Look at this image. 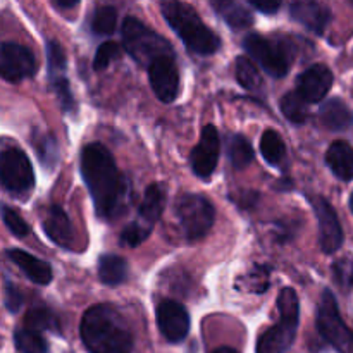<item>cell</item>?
<instances>
[{
  "label": "cell",
  "mask_w": 353,
  "mask_h": 353,
  "mask_svg": "<svg viewBox=\"0 0 353 353\" xmlns=\"http://www.w3.org/2000/svg\"><path fill=\"white\" fill-rule=\"evenodd\" d=\"M81 176L92 195L97 216L114 219L126 205L128 183L103 145L90 143L81 152Z\"/></svg>",
  "instance_id": "6da1fadb"
},
{
  "label": "cell",
  "mask_w": 353,
  "mask_h": 353,
  "mask_svg": "<svg viewBox=\"0 0 353 353\" xmlns=\"http://www.w3.org/2000/svg\"><path fill=\"white\" fill-rule=\"evenodd\" d=\"M79 334L90 353L133 352V336L123 316L105 303L86 310L79 326Z\"/></svg>",
  "instance_id": "7a4b0ae2"
},
{
  "label": "cell",
  "mask_w": 353,
  "mask_h": 353,
  "mask_svg": "<svg viewBox=\"0 0 353 353\" xmlns=\"http://www.w3.org/2000/svg\"><path fill=\"white\" fill-rule=\"evenodd\" d=\"M161 10L169 26L181 38L188 50L199 55H210L221 47L219 37L203 24L193 7L171 0V2H162Z\"/></svg>",
  "instance_id": "3957f363"
},
{
  "label": "cell",
  "mask_w": 353,
  "mask_h": 353,
  "mask_svg": "<svg viewBox=\"0 0 353 353\" xmlns=\"http://www.w3.org/2000/svg\"><path fill=\"white\" fill-rule=\"evenodd\" d=\"M279 321L257 341V353H285L293 345L299 330L300 303L293 288H283L278 296Z\"/></svg>",
  "instance_id": "277c9868"
},
{
  "label": "cell",
  "mask_w": 353,
  "mask_h": 353,
  "mask_svg": "<svg viewBox=\"0 0 353 353\" xmlns=\"http://www.w3.org/2000/svg\"><path fill=\"white\" fill-rule=\"evenodd\" d=\"M123 45L128 54L141 65H150L162 57H172V47L165 38L134 17H126L121 26Z\"/></svg>",
  "instance_id": "5b68a950"
},
{
  "label": "cell",
  "mask_w": 353,
  "mask_h": 353,
  "mask_svg": "<svg viewBox=\"0 0 353 353\" xmlns=\"http://www.w3.org/2000/svg\"><path fill=\"white\" fill-rule=\"evenodd\" d=\"M317 331L340 353H353V331L341 319L336 299L330 290H324L317 307Z\"/></svg>",
  "instance_id": "8992f818"
},
{
  "label": "cell",
  "mask_w": 353,
  "mask_h": 353,
  "mask_svg": "<svg viewBox=\"0 0 353 353\" xmlns=\"http://www.w3.org/2000/svg\"><path fill=\"white\" fill-rule=\"evenodd\" d=\"M176 216H178L183 233L190 240H199L205 236L216 219L212 203L205 196L196 195V193H185L179 196L176 203Z\"/></svg>",
  "instance_id": "52a82bcc"
},
{
  "label": "cell",
  "mask_w": 353,
  "mask_h": 353,
  "mask_svg": "<svg viewBox=\"0 0 353 353\" xmlns=\"http://www.w3.org/2000/svg\"><path fill=\"white\" fill-rule=\"evenodd\" d=\"M165 193L161 185H150L145 192L143 202H141L140 210H138V217L134 223L128 224L123 230V243L128 247H138L143 243L152 233V228L161 217L162 210H164Z\"/></svg>",
  "instance_id": "ba28073f"
},
{
  "label": "cell",
  "mask_w": 353,
  "mask_h": 353,
  "mask_svg": "<svg viewBox=\"0 0 353 353\" xmlns=\"http://www.w3.org/2000/svg\"><path fill=\"white\" fill-rule=\"evenodd\" d=\"M0 185L14 195H26L34 186L33 165L21 148L0 150Z\"/></svg>",
  "instance_id": "9c48e42d"
},
{
  "label": "cell",
  "mask_w": 353,
  "mask_h": 353,
  "mask_svg": "<svg viewBox=\"0 0 353 353\" xmlns=\"http://www.w3.org/2000/svg\"><path fill=\"white\" fill-rule=\"evenodd\" d=\"M243 47L248 52V55H252L272 78H283V76L288 74L292 54L286 50L283 43H276V41L268 40L261 34L252 33L245 37Z\"/></svg>",
  "instance_id": "30bf717a"
},
{
  "label": "cell",
  "mask_w": 353,
  "mask_h": 353,
  "mask_svg": "<svg viewBox=\"0 0 353 353\" xmlns=\"http://www.w3.org/2000/svg\"><path fill=\"white\" fill-rule=\"evenodd\" d=\"M37 72V61L30 48L19 43H0V78L19 83Z\"/></svg>",
  "instance_id": "8fae6325"
},
{
  "label": "cell",
  "mask_w": 353,
  "mask_h": 353,
  "mask_svg": "<svg viewBox=\"0 0 353 353\" xmlns=\"http://www.w3.org/2000/svg\"><path fill=\"white\" fill-rule=\"evenodd\" d=\"M314 212L319 221V243L324 254H334L343 245V230H341L340 219L336 212L323 196H314L312 200Z\"/></svg>",
  "instance_id": "7c38bea8"
},
{
  "label": "cell",
  "mask_w": 353,
  "mask_h": 353,
  "mask_svg": "<svg viewBox=\"0 0 353 353\" xmlns=\"http://www.w3.org/2000/svg\"><path fill=\"white\" fill-rule=\"evenodd\" d=\"M157 324L162 336L171 343H179L190 331L188 310L171 299L162 300L157 305Z\"/></svg>",
  "instance_id": "4fadbf2b"
},
{
  "label": "cell",
  "mask_w": 353,
  "mask_h": 353,
  "mask_svg": "<svg viewBox=\"0 0 353 353\" xmlns=\"http://www.w3.org/2000/svg\"><path fill=\"white\" fill-rule=\"evenodd\" d=\"M148 78L155 95L164 103L174 102L179 93V71L174 57H162L148 65Z\"/></svg>",
  "instance_id": "5bb4252c"
},
{
  "label": "cell",
  "mask_w": 353,
  "mask_h": 353,
  "mask_svg": "<svg viewBox=\"0 0 353 353\" xmlns=\"http://www.w3.org/2000/svg\"><path fill=\"white\" fill-rule=\"evenodd\" d=\"M217 161H219V133L212 124H207L202 130L199 145L193 148L190 162L193 172L199 178L207 179L216 171Z\"/></svg>",
  "instance_id": "9a60e30c"
},
{
  "label": "cell",
  "mask_w": 353,
  "mask_h": 353,
  "mask_svg": "<svg viewBox=\"0 0 353 353\" xmlns=\"http://www.w3.org/2000/svg\"><path fill=\"white\" fill-rule=\"evenodd\" d=\"M331 86H333V72L324 64L310 65L296 79V93L307 103L321 102L327 95Z\"/></svg>",
  "instance_id": "2e32d148"
},
{
  "label": "cell",
  "mask_w": 353,
  "mask_h": 353,
  "mask_svg": "<svg viewBox=\"0 0 353 353\" xmlns=\"http://www.w3.org/2000/svg\"><path fill=\"white\" fill-rule=\"evenodd\" d=\"M292 19L305 26L309 31L317 34H323L327 24L331 23V10L326 6L312 0H300L290 6Z\"/></svg>",
  "instance_id": "e0dca14e"
},
{
  "label": "cell",
  "mask_w": 353,
  "mask_h": 353,
  "mask_svg": "<svg viewBox=\"0 0 353 353\" xmlns=\"http://www.w3.org/2000/svg\"><path fill=\"white\" fill-rule=\"evenodd\" d=\"M43 230L47 236L59 247H71L74 241V230L69 221L68 214L59 205H50L47 209V216L43 221Z\"/></svg>",
  "instance_id": "ac0fdd59"
},
{
  "label": "cell",
  "mask_w": 353,
  "mask_h": 353,
  "mask_svg": "<svg viewBox=\"0 0 353 353\" xmlns=\"http://www.w3.org/2000/svg\"><path fill=\"white\" fill-rule=\"evenodd\" d=\"M7 257L26 274L28 279H31L37 285H48L52 281V268L41 259L34 257V255L28 254V252L19 250V248H12L7 252Z\"/></svg>",
  "instance_id": "d6986e66"
},
{
  "label": "cell",
  "mask_w": 353,
  "mask_h": 353,
  "mask_svg": "<svg viewBox=\"0 0 353 353\" xmlns=\"http://www.w3.org/2000/svg\"><path fill=\"white\" fill-rule=\"evenodd\" d=\"M321 123L331 131H345L352 128L353 124V112L350 107L343 102L341 99H327L326 102L321 105L319 110Z\"/></svg>",
  "instance_id": "ffe728a7"
},
{
  "label": "cell",
  "mask_w": 353,
  "mask_h": 353,
  "mask_svg": "<svg viewBox=\"0 0 353 353\" xmlns=\"http://www.w3.org/2000/svg\"><path fill=\"white\" fill-rule=\"evenodd\" d=\"M326 164L341 181L353 179V147L347 141H334L326 154Z\"/></svg>",
  "instance_id": "44dd1931"
},
{
  "label": "cell",
  "mask_w": 353,
  "mask_h": 353,
  "mask_svg": "<svg viewBox=\"0 0 353 353\" xmlns=\"http://www.w3.org/2000/svg\"><path fill=\"white\" fill-rule=\"evenodd\" d=\"M212 7L236 31L245 30V28L252 26V23H254L252 12L240 2H234V0H214Z\"/></svg>",
  "instance_id": "7402d4cb"
},
{
  "label": "cell",
  "mask_w": 353,
  "mask_h": 353,
  "mask_svg": "<svg viewBox=\"0 0 353 353\" xmlns=\"http://www.w3.org/2000/svg\"><path fill=\"white\" fill-rule=\"evenodd\" d=\"M99 278L103 285L117 286L126 281L128 264L119 255L107 254L99 259Z\"/></svg>",
  "instance_id": "603a6c76"
},
{
  "label": "cell",
  "mask_w": 353,
  "mask_h": 353,
  "mask_svg": "<svg viewBox=\"0 0 353 353\" xmlns=\"http://www.w3.org/2000/svg\"><path fill=\"white\" fill-rule=\"evenodd\" d=\"M236 79L248 92L259 93L264 90V81H262V76L259 72L257 65L247 57L236 59Z\"/></svg>",
  "instance_id": "cb8c5ba5"
},
{
  "label": "cell",
  "mask_w": 353,
  "mask_h": 353,
  "mask_svg": "<svg viewBox=\"0 0 353 353\" xmlns=\"http://www.w3.org/2000/svg\"><path fill=\"white\" fill-rule=\"evenodd\" d=\"M261 152L262 157H264L269 164H281L283 159H285L286 155V147L283 138L279 137V133H276V131L272 130L264 131V134H262L261 138Z\"/></svg>",
  "instance_id": "d4e9b609"
},
{
  "label": "cell",
  "mask_w": 353,
  "mask_h": 353,
  "mask_svg": "<svg viewBox=\"0 0 353 353\" xmlns=\"http://www.w3.org/2000/svg\"><path fill=\"white\" fill-rule=\"evenodd\" d=\"M24 327L31 331H37L41 334V331H54L57 333L61 330L59 321L54 314L48 309H41V307H34L24 317Z\"/></svg>",
  "instance_id": "484cf974"
},
{
  "label": "cell",
  "mask_w": 353,
  "mask_h": 353,
  "mask_svg": "<svg viewBox=\"0 0 353 353\" xmlns=\"http://www.w3.org/2000/svg\"><path fill=\"white\" fill-rule=\"evenodd\" d=\"M14 341H16V348L21 353H50L45 338L37 331L26 330L24 326L17 327L16 333H14Z\"/></svg>",
  "instance_id": "4316f807"
},
{
  "label": "cell",
  "mask_w": 353,
  "mask_h": 353,
  "mask_svg": "<svg viewBox=\"0 0 353 353\" xmlns=\"http://www.w3.org/2000/svg\"><path fill=\"white\" fill-rule=\"evenodd\" d=\"M283 116L295 124H303L309 116V107L307 102L296 92H288L279 102Z\"/></svg>",
  "instance_id": "83f0119b"
},
{
  "label": "cell",
  "mask_w": 353,
  "mask_h": 353,
  "mask_svg": "<svg viewBox=\"0 0 353 353\" xmlns=\"http://www.w3.org/2000/svg\"><path fill=\"white\" fill-rule=\"evenodd\" d=\"M228 152H230L231 164L236 169L247 168L254 161V148H252L250 141L243 134H234L233 138H230Z\"/></svg>",
  "instance_id": "f1b7e54d"
},
{
  "label": "cell",
  "mask_w": 353,
  "mask_h": 353,
  "mask_svg": "<svg viewBox=\"0 0 353 353\" xmlns=\"http://www.w3.org/2000/svg\"><path fill=\"white\" fill-rule=\"evenodd\" d=\"M117 26V10L110 6H102L93 12V21H92V30L93 33L102 34H112L116 31Z\"/></svg>",
  "instance_id": "f546056e"
},
{
  "label": "cell",
  "mask_w": 353,
  "mask_h": 353,
  "mask_svg": "<svg viewBox=\"0 0 353 353\" xmlns=\"http://www.w3.org/2000/svg\"><path fill=\"white\" fill-rule=\"evenodd\" d=\"M47 64H48V74L50 78H57V76H64L65 65H68V59H65V52L57 41H47Z\"/></svg>",
  "instance_id": "4dcf8cb0"
},
{
  "label": "cell",
  "mask_w": 353,
  "mask_h": 353,
  "mask_svg": "<svg viewBox=\"0 0 353 353\" xmlns=\"http://www.w3.org/2000/svg\"><path fill=\"white\" fill-rule=\"evenodd\" d=\"M0 214H2V219H3V223H6L7 230H9L16 238H26L28 234L31 233V230H30V226L26 224V221H24L23 217L16 212V210L10 209V207L2 205L0 207Z\"/></svg>",
  "instance_id": "1f68e13d"
},
{
  "label": "cell",
  "mask_w": 353,
  "mask_h": 353,
  "mask_svg": "<svg viewBox=\"0 0 353 353\" xmlns=\"http://www.w3.org/2000/svg\"><path fill=\"white\" fill-rule=\"evenodd\" d=\"M119 43H116V41H105V43L100 45L99 50H97L95 59H93V69H97V71L107 69L112 64V61H116V59L119 57Z\"/></svg>",
  "instance_id": "d6a6232c"
},
{
  "label": "cell",
  "mask_w": 353,
  "mask_h": 353,
  "mask_svg": "<svg viewBox=\"0 0 353 353\" xmlns=\"http://www.w3.org/2000/svg\"><path fill=\"white\" fill-rule=\"evenodd\" d=\"M50 86H52V90L55 92V95H57L62 109H64L65 112H69V110H74L76 102H74V97H72L71 86H69L68 78H65V76L50 78Z\"/></svg>",
  "instance_id": "836d02e7"
},
{
  "label": "cell",
  "mask_w": 353,
  "mask_h": 353,
  "mask_svg": "<svg viewBox=\"0 0 353 353\" xmlns=\"http://www.w3.org/2000/svg\"><path fill=\"white\" fill-rule=\"evenodd\" d=\"M34 147H37L38 155H40L41 162H43L45 165L55 164L59 155V148H57V143H55L54 137H50V134L40 137L37 141H34Z\"/></svg>",
  "instance_id": "e575fe53"
},
{
  "label": "cell",
  "mask_w": 353,
  "mask_h": 353,
  "mask_svg": "<svg viewBox=\"0 0 353 353\" xmlns=\"http://www.w3.org/2000/svg\"><path fill=\"white\" fill-rule=\"evenodd\" d=\"M23 303V295H21L19 290L16 288L10 283H6V307L10 312H17Z\"/></svg>",
  "instance_id": "d590c367"
},
{
  "label": "cell",
  "mask_w": 353,
  "mask_h": 353,
  "mask_svg": "<svg viewBox=\"0 0 353 353\" xmlns=\"http://www.w3.org/2000/svg\"><path fill=\"white\" fill-rule=\"evenodd\" d=\"M250 6L264 14H274L281 7V2L279 0H250Z\"/></svg>",
  "instance_id": "8d00e7d4"
},
{
  "label": "cell",
  "mask_w": 353,
  "mask_h": 353,
  "mask_svg": "<svg viewBox=\"0 0 353 353\" xmlns=\"http://www.w3.org/2000/svg\"><path fill=\"white\" fill-rule=\"evenodd\" d=\"M54 6L57 9H71L78 6V0H54Z\"/></svg>",
  "instance_id": "74e56055"
},
{
  "label": "cell",
  "mask_w": 353,
  "mask_h": 353,
  "mask_svg": "<svg viewBox=\"0 0 353 353\" xmlns=\"http://www.w3.org/2000/svg\"><path fill=\"white\" fill-rule=\"evenodd\" d=\"M212 353H238V352L231 347H221V348H217V350H214Z\"/></svg>",
  "instance_id": "f35d334b"
},
{
  "label": "cell",
  "mask_w": 353,
  "mask_h": 353,
  "mask_svg": "<svg viewBox=\"0 0 353 353\" xmlns=\"http://www.w3.org/2000/svg\"><path fill=\"white\" fill-rule=\"evenodd\" d=\"M350 209H352V212H353V193H352V196H350Z\"/></svg>",
  "instance_id": "ab89813d"
}]
</instances>
